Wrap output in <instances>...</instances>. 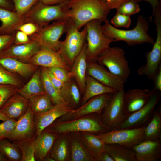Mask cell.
Masks as SVG:
<instances>
[{"label":"cell","instance_id":"cell-52","mask_svg":"<svg viewBox=\"0 0 161 161\" xmlns=\"http://www.w3.org/2000/svg\"><path fill=\"white\" fill-rule=\"evenodd\" d=\"M95 161H114V160L106 151H104L102 152L95 159Z\"/></svg>","mask_w":161,"mask_h":161},{"label":"cell","instance_id":"cell-27","mask_svg":"<svg viewBox=\"0 0 161 161\" xmlns=\"http://www.w3.org/2000/svg\"><path fill=\"white\" fill-rule=\"evenodd\" d=\"M57 134L51 131H43L37 136L35 143V158L43 160L50 151Z\"/></svg>","mask_w":161,"mask_h":161},{"label":"cell","instance_id":"cell-34","mask_svg":"<svg viewBox=\"0 0 161 161\" xmlns=\"http://www.w3.org/2000/svg\"><path fill=\"white\" fill-rule=\"evenodd\" d=\"M41 78L44 89L46 93L50 97L53 104L61 103L66 104L50 81L46 68L41 67Z\"/></svg>","mask_w":161,"mask_h":161},{"label":"cell","instance_id":"cell-8","mask_svg":"<svg viewBox=\"0 0 161 161\" xmlns=\"http://www.w3.org/2000/svg\"><path fill=\"white\" fill-rule=\"evenodd\" d=\"M70 19L54 21L51 24L41 27L35 34L29 36L31 41L38 44L41 47L57 52L60 39L66 33Z\"/></svg>","mask_w":161,"mask_h":161},{"label":"cell","instance_id":"cell-7","mask_svg":"<svg viewBox=\"0 0 161 161\" xmlns=\"http://www.w3.org/2000/svg\"><path fill=\"white\" fill-rule=\"evenodd\" d=\"M125 92L123 87L113 93L101 114V121L109 131L118 129L127 117L124 111Z\"/></svg>","mask_w":161,"mask_h":161},{"label":"cell","instance_id":"cell-29","mask_svg":"<svg viewBox=\"0 0 161 161\" xmlns=\"http://www.w3.org/2000/svg\"><path fill=\"white\" fill-rule=\"evenodd\" d=\"M116 91L103 85L92 77L86 75L85 89L82 100V104L96 96L104 94L114 93Z\"/></svg>","mask_w":161,"mask_h":161},{"label":"cell","instance_id":"cell-20","mask_svg":"<svg viewBox=\"0 0 161 161\" xmlns=\"http://www.w3.org/2000/svg\"><path fill=\"white\" fill-rule=\"evenodd\" d=\"M41 48L38 44L32 41L24 44H13L0 52V58H12L27 63Z\"/></svg>","mask_w":161,"mask_h":161},{"label":"cell","instance_id":"cell-43","mask_svg":"<svg viewBox=\"0 0 161 161\" xmlns=\"http://www.w3.org/2000/svg\"><path fill=\"white\" fill-rule=\"evenodd\" d=\"M130 16L117 12L111 20V23L116 27H129L131 23Z\"/></svg>","mask_w":161,"mask_h":161},{"label":"cell","instance_id":"cell-25","mask_svg":"<svg viewBox=\"0 0 161 161\" xmlns=\"http://www.w3.org/2000/svg\"><path fill=\"white\" fill-rule=\"evenodd\" d=\"M70 137L71 161H95L85 146L79 132L69 133Z\"/></svg>","mask_w":161,"mask_h":161},{"label":"cell","instance_id":"cell-45","mask_svg":"<svg viewBox=\"0 0 161 161\" xmlns=\"http://www.w3.org/2000/svg\"><path fill=\"white\" fill-rule=\"evenodd\" d=\"M57 78L64 83L71 78L69 72L60 67H54L47 68Z\"/></svg>","mask_w":161,"mask_h":161},{"label":"cell","instance_id":"cell-5","mask_svg":"<svg viewBox=\"0 0 161 161\" xmlns=\"http://www.w3.org/2000/svg\"><path fill=\"white\" fill-rule=\"evenodd\" d=\"M102 22L99 20H93L85 26L87 30L86 55L88 61H96L100 55L110 47V44L115 42L113 39L104 34Z\"/></svg>","mask_w":161,"mask_h":161},{"label":"cell","instance_id":"cell-10","mask_svg":"<svg viewBox=\"0 0 161 161\" xmlns=\"http://www.w3.org/2000/svg\"><path fill=\"white\" fill-rule=\"evenodd\" d=\"M145 126L118 129L97 135L105 144H117L131 148L144 140Z\"/></svg>","mask_w":161,"mask_h":161},{"label":"cell","instance_id":"cell-38","mask_svg":"<svg viewBox=\"0 0 161 161\" xmlns=\"http://www.w3.org/2000/svg\"><path fill=\"white\" fill-rule=\"evenodd\" d=\"M22 84V82L16 74L9 71L0 64V84L18 87Z\"/></svg>","mask_w":161,"mask_h":161},{"label":"cell","instance_id":"cell-36","mask_svg":"<svg viewBox=\"0 0 161 161\" xmlns=\"http://www.w3.org/2000/svg\"><path fill=\"white\" fill-rule=\"evenodd\" d=\"M36 137L29 140L16 141V145L21 154L22 161H34L35 158V143Z\"/></svg>","mask_w":161,"mask_h":161},{"label":"cell","instance_id":"cell-55","mask_svg":"<svg viewBox=\"0 0 161 161\" xmlns=\"http://www.w3.org/2000/svg\"><path fill=\"white\" fill-rule=\"evenodd\" d=\"M7 118H8L6 117L5 114H4L1 112L0 110V120H1L3 121L7 119Z\"/></svg>","mask_w":161,"mask_h":161},{"label":"cell","instance_id":"cell-11","mask_svg":"<svg viewBox=\"0 0 161 161\" xmlns=\"http://www.w3.org/2000/svg\"><path fill=\"white\" fill-rule=\"evenodd\" d=\"M161 97V92L154 90L146 104L128 116L118 129H134L146 126L151 119L155 107L160 101Z\"/></svg>","mask_w":161,"mask_h":161},{"label":"cell","instance_id":"cell-12","mask_svg":"<svg viewBox=\"0 0 161 161\" xmlns=\"http://www.w3.org/2000/svg\"><path fill=\"white\" fill-rule=\"evenodd\" d=\"M157 38L151 50L145 54L146 64L140 67L137 73L140 76H145L149 79L153 78L161 65V24H156Z\"/></svg>","mask_w":161,"mask_h":161},{"label":"cell","instance_id":"cell-14","mask_svg":"<svg viewBox=\"0 0 161 161\" xmlns=\"http://www.w3.org/2000/svg\"><path fill=\"white\" fill-rule=\"evenodd\" d=\"M86 75L116 91L124 87L126 83L120 77L108 71L97 61L87 60Z\"/></svg>","mask_w":161,"mask_h":161},{"label":"cell","instance_id":"cell-32","mask_svg":"<svg viewBox=\"0 0 161 161\" xmlns=\"http://www.w3.org/2000/svg\"><path fill=\"white\" fill-rule=\"evenodd\" d=\"M161 106L154 109L151 119L145 126L144 140L161 141Z\"/></svg>","mask_w":161,"mask_h":161},{"label":"cell","instance_id":"cell-26","mask_svg":"<svg viewBox=\"0 0 161 161\" xmlns=\"http://www.w3.org/2000/svg\"><path fill=\"white\" fill-rule=\"evenodd\" d=\"M0 64L9 71L27 78L34 73L38 66L12 58H0Z\"/></svg>","mask_w":161,"mask_h":161},{"label":"cell","instance_id":"cell-46","mask_svg":"<svg viewBox=\"0 0 161 161\" xmlns=\"http://www.w3.org/2000/svg\"><path fill=\"white\" fill-rule=\"evenodd\" d=\"M15 34L0 35V52L14 44Z\"/></svg>","mask_w":161,"mask_h":161},{"label":"cell","instance_id":"cell-41","mask_svg":"<svg viewBox=\"0 0 161 161\" xmlns=\"http://www.w3.org/2000/svg\"><path fill=\"white\" fill-rule=\"evenodd\" d=\"M116 10L117 13L130 16L138 13L140 11L138 3L131 0L122 3Z\"/></svg>","mask_w":161,"mask_h":161},{"label":"cell","instance_id":"cell-31","mask_svg":"<svg viewBox=\"0 0 161 161\" xmlns=\"http://www.w3.org/2000/svg\"><path fill=\"white\" fill-rule=\"evenodd\" d=\"M82 140L90 154L95 159L105 151V144L97 134L86 132H79Z\"/></svg>","mask_w":161,"mask_h":161},{"label":"cell","instance_id":"cell-57","mask_svg":"<svg viewBox=\"0 0 161 161\" xmlns=\"http://www.w3.org/2000/svg\"><path fill=\"white\" fill-rule=\"evenodd\" d=\"M3 160V159L1 156L0 154V161Z\"/></svg>","mask_w":161,"mask_h":161},{"label":"cell","instance_id":"cell-17","mask_svg":"<svg viewBox=\"0 0 161 161\" xmlns=\"http://www.w3.org/2000/svg\"><path fill=\"white\" fill-rule=\"evenodd\" d=\"M27 63L46 68L58 67L68 72L71 70V67L57 52L42 47H41Z\"/></svg>","mask_w":161,"mask_h":161},{"label":"cell","instance_id":"cell-28","mask_svg":"<svg viewBox=\"0 0 161 161\" xmlns=\"http://www.w3.org/2000/svg\"><path fill=\"white\" fill-rule=\"evenodd\" d=\"M59 93L67 105L73 109L78 106L80 101L81 93L73 78L63 83Z\"/></svg>","mask_w":161,"mask_h":161},{"label":"cell","instance_id":"cell-19","mask_svg":"<svg viewBox=\"0 0 161 161\" xmlns=\"http://www.w3.org/2000/svg\"><path fill=\"white\" fill-rule=\"evenodd\" d=\"M131 149L136 161H159L161 158V141L144 140Z\"/></svg>","mask_w":161,"mask_h":161},{"label":"cell","instance_id":"cell-18","mask_svg":"<svg viewBox=\"0 0 161 161\" xmlns=\"http://www.w3.org/2000/svg\"><path fill=\"white\" fill-rule=\"evenodd\" d=\"M154 90L148 89H129L125 92L124 111L127 117L139 110L148 102Z\"/></svg>","mask_w":161,"mask_h":161},{"label":"cell","instance_id":"cell-33","mask_svg":"<svg viewBox=\"0 0 161 161\" xmlns=\"http://www.w3.org/2000/svg\"><path fill=\"white\" fill-rule=\"evenodd\" d=\"M105 148L114 161H136L134 152L131 148L114 144H105Z\"/></svg>","mask_w":161,"mask_h":161},{"label":"cell","instance_id":"cell-37","mask_svg":"<svg viewBox=\"0 0 161 161\" xmlns=\"http://www.w3.org/2000/svg\"><path fill=\"white\" fill-rule=\"evenodd\" d=\"M0 152L10 161H21V154L19 148L16 144L6 139L0 140Z\"/></svg>","mask_w":161,"mask_h":161},{"label":"cell","instance_id":"cell-54","mask_svg":"<svg viewBox=\"0 0 161 161\" xmlns=\"http://www.w3.org/2000/svg\"><path fill=\"white\" fill-rule=\"evenodd\" d=\"M10 0H0V7L10 10H14V5Z\"/></svg>","mask_w":161,"mask_h":161},{"label":"cell","instance_id":"cell-49","mask_svg":"<svg viewBox=\"0 0 161 161\" xmlns=\"http://www.w3.org/2000/svg\"><path fill=\"white\" fill-rule=\"evenodd\" d=\"M152 80L153 81L154 89L159 91H161V65L159 67L158 70L154 75Z\"/></svg>","mask_w":161,"mask_h":161},{"label":"cell","instance_id":"cell-50","mask_svg":"<svg viewBox=\"0 0 161 161\" xmlns=\"http://www.w3.org/2000/svg\"><path fill=\"white\" fill-rule=\"evenodd\" d=\"M47 70L49 77L50 81L56 90L59 93L60 90L62 87L64 83L57 78L47 68Z\"/></svg>","mask_w":161,"mask_h":161},{"label":"cell","instance_id":"cell-16","mask_svg":"<svg viewBox=\"0 0 161 161\" xmlns=\"http://www.w3.org/2000/svg\"><path fill=\"white\" fill-rule=\"evenodd\" d=\"M35 134L34 114L29 106L25 114L18 120L9 139L16 141L29 140L35 137Z\"/></svg>","mask_w":161,"mask_h":161},{"label":"cell","instance_id":"cell-40","mask_svg":"<svg viewBox=\"0 0 161 161\" xmlns=\"http://www.w3.org/2000/svg\"><path fill=\"white\" fill-rule=\"evenodd\" d=\"M17 120L8 118L0 123V140L10 138Z\"/></svg>","mask_w":161,"mask_h":161},{"label":"cell","instance_id":"cell-23","mask_svg":"<svg viewBox=\"0 0 161 161\" xmlns=\"http://www.w3.org/2000/svg\"><path fill=\"white\" fill-rule=\"evenodd\" d=\"M29 106V100L17 92L7 101L0 110L7 118L18 120L25 114Z\"/></svg>","mask_w":161,"mask_h":161},{"label":"cell","instance_id":"cell-6","mask_svg":"<svg viewBox=\"0 0 161 161\" xmlns=\"http://www.w3.org/2000/svg\"><path fill=\"white\" fill-rule=\"evenodd\" d=\"M67 1L58 4L47 5L38 1L24 15L28 22H32L43 27L53 21L69 18Z\"/></svg>","mask_w":161,"mask_h":161},{"label":"cell","instance_id":"cell-15","mask_svg":"<svg viewBox=\"0 0 161 161\" xmlns=\"http://www.w3.org/2000/svg\"><path fill=\"white\" fill-rule=\"evenodd\" d=\"M74 109L67 105L61 103L55 105L45 112L34 114L36 126V134L39 135L47 127L58 118L72 111Z\"/></svg>","mask_w":161,"mask_h":161},{"label":"cell","instance_id":"cell-3","mask_svg":"<svg viewBox=\"0 0 161 161\" xmlns=\"http://www.w3.org/2000/svg\"><path fill=\"white\" fill-rule=\"evenodd\" d=\"M100 115L92 113L67 121H61L50 130L57 134L74 132H88L98 134L109 131L102 123Z\"/></svg>","mask_w":161,"mask_h":161},{"label":"cell","instance_id":"cell-2","mask_svg":"<svg viewBox=\"0 0 161 161\" xmlns=\"http://www.w3.org/2000/svg\"><path fill=\"white\" fill-rule=\"evenodd\" d=\"M102 25L104 34L107 37L113 39L115 41H123L129 46H132L144 43L153 44L154 38L148 34V21L143 16L140 15L137 18L135 27L132 30H121L112 26L109 20Z\"/></svg>","mask_w":161,"mask_h":161},{"label":"cell","instance_id":"cell-24","mask_svg":"<svg viewBox=\"0 0 161 161\" xmlns=\"http://www.w3.org/2000/svg\"><path fill=\"white\" fill-rule=\"evenodd\" d=\"M50 156L56 161H70L71 149L69 133L61 134L60 136L57 137L50 151Z\"/></svg>","mask_w":161,"mask_h":161},{"label":"cell","instance_id":"cell-53","mask_svg":"<svg viewBox=\"0 0 161 161\" xmlns=\"http://www.w3.org/2000/svg\"><path fill=\"white\" fill-rule=\"evenodd\" d=\"M69 0H39V1L47 5H54L61 4Z\"/></svg>","mask_w":161,"mask_h":161},{"label":"cell","instance_id":"cell-4","mask_svg":"<svg viewBox=\"0 0 161 161\" xmlns=\"http://www.w3.org/2000/svg\"><path fill=\"white\" fill-rule=\"evenodd\" d=\"M70 21L66 32V38L61 41L57 51L66 64L70 67L80 52L86 41L87 30L85 26L81 31L73 22Z\"/></svg>","mask_w":161,"mask_h":161},{"label":"cell","instance_id":"cell-44","mask_svg":"<svg viewBox=\"0 0 161 161\" xmlns=\"http://www.w3.org/2000/svg\"><path fill=\"white\" fill-rule=\"evenodd\" d=\"M41 27L35 23L29 21L21 25L18 28L17 30L23 32L30 36L37 33Z\"/></svg>","mask_w":161,"mask_h":161},{"label":"cell","instance_id":"cell-30","mask_svg":"<svg viewBox=\"0 0 161 161\" xmlns=\"http://www.w3.org/2000/svg\"><path fill=\"white\" fill-rule=\"evenodd\" d=\"M17 93L28 100L35 95L46 94L42 85L40 69H37L29 81L22 88L18 89Z\"/></svg>","mask_w":161,"mask_h":161},{"label":"cell","instance_id":"cell-58","mask_svg":"<svg viewBox=\"0 0 161 161\" xmlns=\"http://www.w3.org/2000/svg\"><path fill=\"white\" fill-rule=\"evenodd\" d=\"M160 1V2L161 3V0H159Z\"/></svg>","mask_w":161,"mask_h":161},{"label":"cell","instance_id":"cell-47","mask_svg":"<svg viewBox=\"0 0 161 161\" xmlns=\"http://www.w3.org/2000/svg\"><path fill=\"white\" fill-rule=\"evenodd\" d=\"M30 40L29 36L20 30L16 31L14 42L15 45H20L27 44L30 42Z\"/></svg>","mask_w":161,"mask_h":161},{"label":"cell","instance_id":"cell-42","mask_svg":"<svg viewBox=\"0 0 161 161\" xmlns=\"http://www.w3.org/2000/svg\"><path fill=\"white\" fill-rule=\"evenodd\" d=\"M18 88L13 86L0 84V109L11 96L17 92Z\"/></svg>","mask_w":161,"mask_h":161},{"label":"cell","instance_id":"cell-9","mask_svg":"<svg viewBox=\"0 0 161 161\" xmlns=\"http://www.w3.org/2000/svg\"><path fill=\"white\" fill-rule=\"evenodd\" d=\"M105 66L112 74L118 76L126 82L130 74L129 63L122 48L110 47L100 54L97 61Z\"/></svg>","mask_w":161,"mask_h":161},{"label":"cell","instance_id":"cell-35","mask_svg":"<svg viewBox=\"0 0 161 161\" xmlns=\"http://www.w3.org/2000/svg\"><path fill=\"white\" fill-rule=\"evenodd\" d=\"M28 100L29 106L34 114L47 111L54 105L50 97L47 94L35 95Z\"/></svg>","mask_w":161,"mask_h":161},{"label":"cell","instance_id":"cell-13","mask_svg":"<svg viewBox=\"0 0 161 161\" xmlns=\"http://www.w3.org/2000/svg\"><path fill=\"white\" fill-rule=\"evenodd\" d=\"M113 94H104L93 97L80 107L61 117L60 120H73L92 113H97L101 116L105 106Z\"/></svg>","mask_w":161,"mask_h":161},{"label":"cell","instance_id":"cell-39","mask_svg":"<svg viewBox=\"0 0 161 161\" xmlns=\"http://www.w3.org/2000/svg\"><path fill=\"white\" fill-rule=\"evenodd\" d=\"M10 0L13 3V11L21 15L28 12L39 1V0Z\"/></svg>","mask_w":161,"mask_h":161},{"label":"cell","instance_id":"cell-48","mask_svg":"<svg viewBox=\"0 0 161 161\" xmlns=\"http://www.w3.org/2000/svg\"><path fill=\"white\" fill-rule=\"evenodd\" d=\"M135 1L137 3L141 1H144L149 3L151 6L152 10L153 13L151 16L150 17L148 18L149 19L150 21L152 20V18L153 17V15L155 12L157 10L160 9H161V3L160 2L159 0H130Z\"/></svg>","mask_w":161,"mask_h":161},{"label":"cell","instance_id":"cell-56","mask_svg":"<svg viewBox=\"0 0 161 161\" xmlns=\"http://www.w3.org/2000/svg\"><path fill=\"white\" fill-rule=\"evenodd\" d=\"M43 161H54L55 160L50 156H47L43 160Z\"/></svg>","mask_w":161,"mask_h":161},{"label":"cell","instance_id":"cell-22","mask_svg":"<svg viewBox=\"0 0 161 161\" xmlns=\"http://www.w3.org/2000/svg\"><path fill=\"white\" fill-rule=\"evenodd\" d=\"M86 41L80 52L75 59L71 70L69 72V76L75 80L80 92L84 93L86 87V78L87 67Z\"/></svg>","mask_w":161,"mask_h":161},{"label":"cell","instance_id":"cell-1","mask_svg":"<svg viewBox=\"0 0 161 161\" xmlns=\"http://www.w3.org/2000/svg\"><path fill=\"white\" fill-rule=\"evenodd\" d=\"M67 5L69 18L79 30L93 20L105 22L110 10L103 0H69Z\"/></svg>","mask_w":161,"mask_h":161},{"label":"cell","instance_id":"cell-51","mask_svg":"<svg viewBox=\"0 0 161 161\" xmlns=\"http://www.w3.org/2000/svg\"><path fill=\"white\" fill-rule=\"evenodd\" d=\"M110 10L116 9L122 3L130 0H103Z\"/></svg>","mask_w":161,"mask_h":161},{"label":"cell","instance_id":"cell-21","mask_svg":"<svg viewBox=\"0 0 161 161\" xmlns=\"http://www.w3.org/2000/svg\"><path fill=\"white\" fill-rule=\"evenodd\" d=\"M0 35L15 33L21 24L28 22L24 14L21 15L13 10L0 7Z\"/></svg>","mask_w":161,"mask_h":161}]
</instances>
